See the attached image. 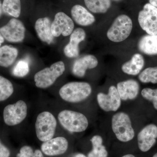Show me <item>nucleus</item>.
Wrapping results in <instances>:
<instances>
[{"instance_id": "nucleus-1", "label": "nucleus", "mask_w": 157, "mask_h": 157, "mask_svg": "<svg viewBox=\"0 0 157 157\" xmlns=\"http://www.w3.org/2000/svg\"><path fill=\"white\" fill-rule=\"evenodd\" d=\"M92 93L89 83L84 82H72L63 86L59 91L61 98L66 102L76 103L87 99Z\"/></svg>"}, {"instance_id": "nucleus-2", "label": "nucleus", "mask_w": 157, "mask_h": 157, "mask_svg": "<svg viewBox=\"0 0 157 157\" xmlns=\"http://www.w3.org/2000/svg\"><path fill=\"white\" fill-rule=\"evenodd\" d=\"M111 127L117 138L123 142L132 140L135 135L131 119L124 112L117 113L112 117Z\"/></svg>"}, {"instance_id": "nucleus-3", "label": "nucleus", "mask_w": 157, "mask_h": 157, "mask_svg": "<svg viewBox=\"0 0 157 157\" xmlns=\"http://www.w3.org/2000/svg\"><path fill=\"white\" fill-rule=\"evenodd\" d=\"M58 118L62 126L70 132H83L88 126L87 118L81 113L65 109L59 113Z\"/></svg>"}, {"instance_id": "nucleus-4", "label": "nucleus", "mask_w": 157, "mask_h": 157, "mask_svg": "<svg viewBox=\"0 0 157 157\" xmlns=\"http://www.w3.org/2000/svg\"><path fill=\"white\" fill-rule=\"evenodd\" d=\"M56 126V119L51 113L44 111L39 113L35 124L37 138L42 142L52 139Z\"/></svg>"}, {"instance_id": "nucleus-5", "label": "nucleus", "mask_w": 157, "mask_h": 157, "mask_svg": "<svg viewBox=\"0 0 157 157\" xmlns=\"http://www.w3.org/2000/svg\"><path fill=\"white\" fill-rule=\"evenodd\" d=\"M65 70L63 62L54 63L50 67L45 68L37 72L34 76V81L37 87L45 89L50 87Z\"/></svg>"}, {"instance_id": "nucleus-6", "label": "nucleus", "mask_w": 157, "mask_h": 157, "mask_svg": "<svg viewBox=\"0 0 157 157\" xmlns=\"http://www.w3.org/2000/svg\"><path fill=\"white\" fill-rule=\"evenodd\" d=\"M133 28L132 19L128 15H119L114 21L107 32V37L111 41L120 42L128 37Z\"/></svg>"}, {"instance_id": "nucleus-7", "label": "nucleus", "mask_w": 157, "mask_h": 157, "mask_svg": "<svg viewBox=\"0 0 157 157\" xmlns=\"http://www.w3.org/2000/svg\"><path fill=\"white\" fill-rule=\"evenodd\" d=\"M27 106L25 101H17L15 104H9L4 108V121L9 126L18 124L24 120L27 115Z\"/></svg>"}, {"instance_id": "nucleus-8", "label": "nucleus", "mask_w": 157, "mask_h": 157, "mask_svg": "<svg viewBox=\"0 0 157 157\" xmlns=\"http://www.w3.org/2000/svg\"><path fill=\"white\" fill-rule=\"evenodd\" d=\"M140 27L148 35L157 34V8L150 3L145 4L138 14Z\"/></svg>"}, {"instance_id": "nucleus-9", "label": "nucleus", "mask_w": 157, "mask_h": 157, "mask_svg": "<svg viewBox=\"0 0 157 157\" xmlns=\"http://www.w3.org/2000/svg\"><path fill=\"white\" fill-rule=\"evenodd\" d=\"M25 29L19 20L12 18L0 28V33L8 42L18 43L22 42L25 37Z\"/></svg>"}, {"instance_id": "nucleus-10", "label": "nucleus", "mask_w": 157, "mask_h": 157, "mask_svg": "<svg viewBox=\"0 0 157 157\" xmlns=\"http://www.w3.org/2000/svg\"><path fill=\"white\" fill-rule=\"evenodd\" d=\"M97 99L101 109L106 112L117 111L121 104V99L117 88L114 86L109 87L107 94L98 93Z\"/></svg>"}, {"instance_id": "nucleus-11", "label": "nucleus", "mask_w": 157, "mask_h": 157, "mask_svg": "<svg viewBox=\"0 0 157 157\" xmlns=\"http://www.w3.org/2000/svg\"><path fill=\"white\" fill-rule=\"evenodd\" d=\"M74 28L73 20L63 12H58L52 23V33L54 37L67 36L73 33Z\"/></svg>"}, {"instance_id": "nucleus-12", "label": "nucleus", "mask_w": 157, "mask_h": 157, "mask_svg": "<svg viewBox=\"0 0 157 157\" xmlns=\"http://www.w3.org/2000/svg\"><path fill=\"white\" fill-rule=\"evenodd\" d=\"M157 126L150 124L143 128L137 135V142L139 149L142 152L149 150L156 142Z\"/></svg>"}, {"instance_id": "nucleus-13", "label": "nucleus", "mask_w": 157, "mask_h": 157, "mask_svg": "<svg viewBox=\"0 0 157 157\" xmlns=\"http://www.w3.org/2000/svg\"><path fill=\"white\" fill-rule=\"evenodd\" d=\"M68 144V140L65 137H56L44 142L41 146V150L46 155H59L67 151Z\"/></svg>"}, {"instance_id": "nucleus-14", "label": "nucleus", "mask_w": 157, "mask_h": 157, "mask_svg": "<svg viewBox=\"0 0 157 157\" xmlns=\"http://www.w3.org/2000/svg\"><path fill=\"white\" fill-rule=\"evenodd\" d=\"M85 32L83 29L77 28L70 35V42L65 46L64 52L68 58H75L79 55L78 45L86 38Z\"/></svg>"}, {"instance_id": "nucleus-15", "label": "nucleus", "mask_w": 157, "mask_h": 157, "mask_svg": "<svg viewBox=\"0 0 157 157\" xmlns=\"http://www.w3.org/2000/svg\"><path fill=\"white\" fill-rule=\"evenodd\" d=\"M117 88L121 100H133L139 94L140 86L136 80L129 79L117 83Z\"/></svg>"}, {"instance_id": "nucleus-16", "label": "nucleus", "mask_w": 157, "mask_h": 157, "mask_svg": "<svg viewBox=\"0 0 157 157\" xmlns=\"http://www.w3.org/2000/svg\"><path fill=\"white\" fill-rule=\"evenodd\" d=\"M98 64V59L92 55H88L76 60L73 64L72 72L75 76L82 77L85 76L86 70L94 69Z\"/></svg>"}, {"instance_id": "nucleus-17", "label": "nucleus", "mask_w": 157, "mask_h": 157, "mask_svg": "<svg viewBox=\"0 0 157 157\" xmlns=\"http://www.w3.org/2000/svg\"><path fill=\"white\" fill-rule=\"evenodd\" d=\"M50 20L47 17L39 18L35 23V30L38 37L42 42L48 44H50L54 40Z\"/></svg>"}, {"instance_id": "nucleus-18", "label": "nucleus", "mask_w": 157, "mask_h": 157, "mask_svg": "<svg viewBox=\"0 0 157 157\" xmlns=\"http://www.w3.org/2000/svg\"><path fill=\"white\" fill-rule=\"evenodd\" d=\"M71 13L73 20L78 25L87 26L91 25L95 21L94 15L80 5L73 6Z\"/></svg>"}, {"instance_id": "nucleus-19", "label": "nucleus", "mask_w": 157, "mask_h": 157, "mask_svg": "<svg viewBox=\"0 0 157 157\" xmlns=\"http://www.w3.org/2000/svg\"><path fill=\"white\" fill-rule=\"evenodd\" d=\"M144 65L143 56L139 53L134 55L129 61L122 66V70L126 74L130 75H137L140 73Z\"/></svg>"}, {"instance_id": "nucleus-20", "label": "nucleus", "mask_w": 157, "mask_h": 157, "mask_svg": "<svg viewBox=\"0 0 157 157\" xmlns=\"http://www.w3.org/2000/svg\"><path fill=\"white\" fill-rule=\"evenodd\" d=\"M139 50L148 55L157 54V34L144 36L138 44Z\"/></svg>"}, {"instance_id": "nucleus-21", "label": "nucleus", "mask_w": 157, "mask_h": 157, "mask_svg": "<svg viewBox=\"0 0 157 157\" xmlns=\"http://www.w3.org/2000/svg\"><path fill=\"white\" fill-rule=\"evenodd\" d=\"M18 50L10 45L0 47V67H8L11 66L17 58Z\"/></svg>"}, {"instance_id": "nucleus-22", "label": "nucleus", "mask_w": 157, "mask_h": 157, "mask_svg": "<svg viewBox=\"0 0 157 157\" xmlns=\"http://www.w3.org/2000/svg\"><path fill=\"white\" fill-rule=\"evenodd\" d=\"M92 150L89 153L87 157H107L108 152L103 144V139L100 135L93 136L90 140Z\"/></svg>"}, {"instance_id": "nucleus-23", "label": "nucleus", "mask_w": 157, "mask_h": 157, "mask_svg": "<svg viewBox=\"0 0 157 157\" xmlns=\"http://www.w3.org/2000/svg\"><path fill=\"white\" fill-rule=\"evenodd\" d=\"M88 9L94 13H106L111 6L110 0H84Z\"/></svg>"}, {"instance_id": "nucleus-24", "label": "nucleus", "mask_w": 157, "mask_h": 157, "mask_svg": "<svg viewBox=\"0 0 157 157\" xmlns=\"http://www.w3.org/2000/svg\"><path fill=\"white\" fill-rule=\"evenodd\" d=\"M3 12L12 17H19L21 12L20 0H4L2 3Z\"/></svg>"}, {"instance_id": "nucleus-25", "label": "nucleus", "mask_w": 157, "mask_h": 157, "mask_svg": "<svg viewBox=\"0 0 157 157\" xmlns=\"http://www.w3.org/2000/svg\"><path fill=\"white\" fill-rule=\"evenodd\" d=\"M13 92L14 87L12 83L9 79L0 75V102L10 98Z\"/></svg>"}, {"instance_id": "nucleus-26", "label": "nucleus", "mask_w": 157, "mask_h": 157, "mask_svg": "<svg viewBox=\"0 0 157 157\" xmlns=\"http://www.w3.org/2000/svg\"><path fill=\"white\" fill-rule=\"evenodd\" d=\"M138 78L143 83H157V67L146 68L140 73Z\"/></svg>"}, {"instance_id": "nucleus-27", "label": "nucleus", "mask_w": 157, "mask_h": 157, "mask_svg": "<svg viewBox=\"0 0 157 157\" xmlns=\"http://www.w3.org/2000/svg\"><path fill=\"white\" fill-rule=\"evenodd\" d=\"M29 71L28 63L25 60H20L13 68L12 74L16 77H23L28 74Z\"/></svg>"}, {"instance_id": "nucleus-28", "label": "nucleus", "mask_w": 157, "mask_h": 157, "mask_svg": "<svg viewBox=\"0 0 157 157\" xmlns=\"http://www.w3.org/2000/svg\"><path fill=\"white\" fill-rule=\"evenodd\" d=\"M141 94L144 98L152 103L154 107L157 110V89L145 88L141 91Z\"/></svg>"}, {"instance_id": "nucleus-29", "label": "nucleus", "mask_w": 157, "mask_h": 157, "mask_svg": "<svg viewBox=\"0 0 157 157\" xmlns=\"http://www.w3.org/2000/svg\"><path fill=\"white\" fill-rule=\"evenodd\" d=\"M16 157H44L42 151L39 150H36L34 151L31 147L24 146L22 147L20 150L19 153Z\"/></svg>"}, {"instance_id": "nucleus-30", "label": "nucleus", "mask_w": 157, "mask_h": 157, "mask_svg": "<svg viewBox=\"0 0 157 157\" xmlns=\"http://www.w3.org/2000/svg\"><path fill=\"white\" fill-rule=\"evenodd\" d=\"M10 155V151L2 144L0 140V157H9Z\"/></svg>"}, {"instance_id": "nucleus-31", "label": "nucleus", "mask_w": 157, "mask_h": 157, "mask_svg": "<svg viewBox=\"0 0 157 157\" xmlns=\"http://www.w3.org/2000/svg\"><path fill=\"white\" fill-rule=\"evenodd\" d=\"M150 4L157 8V0H149Z\"/></svg>"}, {"instance_id": "nucleus-32", "label": "nucleus", "mask_w": 157, "mask_h": 157, "mask_svg": "<svg viewBox=\"0 0 157 157\" xmlns=\"http://www.w3.org/2000/svg\"><path fill=\"white\" fill-rule=\"evenodd\" d=\"M4 42V38L2 36V34L0 33V47H1V45H2V43Z\"/></svg>"}, {"instance_id": "nucleus-33", "label": "nucleus", "mask_w": 157, "mask_h": 157, "mask_svg": "<svg viewBox=\"0 0 157 157\" xmlns=\"http://www.w3.org/2000/svg\"><path fill=\"white\" fill-rule=\"evenodd\" d=\"M3 13V9H2V3L1 2L0 0V16L2 15Z\"/></svg>"}, {"instance_id": "nucleus-34", "label": "nucleus", "mask_w": 157, "mask_h": 157, "mask_svg": "<svg viewBox=\"0 0 157 157\" xmlns=\"http://www.w3.org/2000/svg\"><path fill=\"white\" fill-rule=\"evenodd\" d=\"M74 157H87L86 156L82 154L78 153L77 154L74 156Z\"/></svg>"}, {"instance_id": "nucleus-35", "label": "nucleus", "mask_w": 157, "mask_h": 157, "mask_svg": "<svg viewBox=\"0 0 157 157\" xmlns=\"http://www.w3.org/2000/svg\"><path fill=\"white\" fill-rule=\"evenodd\" d=\"M121 157H135L134 155L132 154H127L124 155L123 156Z\"/></svg>"}, {"instance_id": "nucleus-36", "label": "nucleus", "mask_w": 157, "mask_h": 157, "mask_svg": "<svg viewBox=\"0 0 157 157\" xmlns=\"http://www.w3.org/2000/svg\"><path fill=\"white\" fill-rule=\"evenodd\" d=\"M153 157H157V152L153 156Z\"/></svg>"}, {"instance_id": "nucleus-37", "label": "nucleus", "mask_w": 157, "mask_h": 157, "mask_svg": "<svg viewBox=\"0 0 157 157\" xmlns=\"http://www.w3.org/2000/svg\"><path fill=\"white\" fill-rule=\"evenodd\" d=\"M113 1H115V2H119V1H121V0H113Z\"/></svg>"}]
</instances>
